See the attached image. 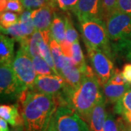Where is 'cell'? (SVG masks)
I'll list each match as a JSON object with an SVG mask.
<instances>
[{
	"label": "cell",
	"instance_id": "cell-16",
	"mask_svg": "<svg viewBox=\"0 0 131 131\" xmlns=\"http://www.w3.org/2000/svg\"><path fill=\"white\" fill-rule=\"evenodd\" d=\"M14 39L2 34L0 36V61L1 63H12L14 60Z\"/></svg>",
	"mask_w": 131,
	"mask_h": 131
},
{
	"label": "cell",
	"instance_id": "cell-23",
	"mask_svg": "<svg viewBox=\"0 0 131 131\" xmlns=\"http://www.w3.org/2000/svg\"><path fill=\"white\" fill-rule=\"evenodd\" d=\"M71 59L74 64L81 71H83L86 69L88 64L85 62L83 52L79 41L73 43V56Z\"/></svg>",
	"mask_w": 131,
	"mask_h": 131
},
{
	"label": "cell",
	"instance_id": "cell-15",
	"mask_svg": "<svg viewBox=\"0 0 131 131\" xmlns=\"http://www.w3.org/2000/svg\"><path fill=\"white\" fill-rule=\"evenodd\" d=\"M0 116L12 127L24 125L23 116L19 112L18 104H2L0 106Z\"/></svg>",
	"mask_w": 131,
	"mask_h": 131
},
{
	"label": "cell",
	"instance_id": "cell-18",
	"mask_svg": "<svg viewBox=\"0 0 131 131\" xmlns=\"http://www.w3.org/2000/svg\"><path fill=\"white\" fill-rule=\"evenodd\" d=\"M51 37L56 41L60 43L66 39V26L64 18L54 12L53 18L50 26Z\"/></svg>",
	"mask_w": 131,
	"mask_h": 131
},
{
	"label": "cell",
	"instance_id": "cell-13",
	"mask_svg": "<svg viewBox=\"0 0 131 131\" xmlns=\"http://www.w3.org/2000/svg\"><path fill=\"white\" fill-rule=\"evenodd\" d=\"M106 101L103 95L90 114L88 122L90 131H103L107 114L106 112Z\"/></svg>",
	"mask_w": 131,
	"mask_h": 131
},
{
	"label": "cell",
	"instance_id": "cell-39",
	"mask_svg": "<svg viewBox=\"0 0 131 131\" xmlns=\"http://www.w3.org/2000/svg\"><path fill=\"white\" fill-rule=\"evenodd\" d=\"M9 131H25L24 130V125H20L18 126L13 127Z\"/></svg>",
	"mask_w": 131,
	"mask_h": 131
},
{
	"label": "cell",
	"instance_id": "cell-26",
	"mask_svg": "<svg viewBox=\"0 0 131 131\" xmlns=\"http://www.w3.org/2000/svg\"><path fill=\"white\" fill-rule=\"evenodd\" d=\"M114 109L118 114H121L124 112H131V88L115 103Z\"/></svg>",
	"mask_w": 131,
	"mask_h": 131
},
{
	"label": "cell",
	"instance_id": "cell-3",
	"mask_svg": "<svg viewBox=\"0 0 131 131\" xmlns=\"http://www.w3.org/2000/svg\"><path fill=\"white\" fill-rule=\"evenodd\" d=\"M80 31L85 46L100 50L113 61L111 41L106 22L102 19H90L80 22Z\"/></svg>",
	"mask_w": 131,
	"mask_h": 131
},
{
	"label": "cell",
	"instance_id": "cell-30",
	"mask_svg": "<svg viewBox=\"0 0 131 131\" xmlns=\"http://www.w3.org/2000/svg\"><path fill=\"white\" fill-rule=\"evenodd\" d=\"M103 9V20L106 22L107 18L117 10L118 0H101Z\"/></svg>",
	"mask_w": 131,
	"mask_h": 131
},
{
	"label": "cell",
	"instance_id": "cell-37",
	"mask_svg": "<svg viewBox=\"0 0 131 131\" xmlns=\"http://www.w3.org/2000/svg\"><path fill=\"white\" fill-rule=\"evenodd\" d=\"M117 122L120 131H131V125L125 122L122 117L117 119Z\"/></svg>",
	"mask_w": 131,
	"mask_h": 131
},
{
	"label": "cell",
	"instance_id": "cell-38",
	"mask_svg": "<svg viewBox=\"0 0 131 131\" xmlns=\"http://www.w3.org/2000/svg\"><path fill=\"white\" fill-rule=\"evenodd\" d=\"M121 117L131 125V112H124L121 114Z\"/></svg>",
	"mask_w": 131,
	"mask_h": 131
},
{
	"label": "cell",
	"instance_id": "cell-34",
	"mask_svg": "<svg viewBox=\"0 0 131 131\" xmlns=\"http://www.w3.org/2000/svg\"><path fill=\"white\" fill-rule=\"evenodd\" d=\"M117 10L131 17V0H118Z\"/></svg>",
	"mask_w": 131,
	"mask_h": 131
},
{
	"label": "cell",
	"instance_id": "cell-4",
	"mask_svg": "<svg viewBox=\"0 0 131 131\" xmlns=\"http://www.w3.org/2000/svg\"><path fill=\"white\" fill-rule=\"evenodd\" d=\"M12 66L20 82L27 90L32 89L37 74L31 57L22 47L17 52Z\"/></svg>",
	"mask_w": 131,
	"mask_h": 131
},
{
	"label": "cell",
	"instance_id": "cell-8",
	"mask_svg": "<svg viewBox=\"0 0 131 131\" xmlns=\"http://www.w3.org/2000/svg\"><path fill=\"white\" fill-rule=\"evenodd\" d=\"M0 90L2 97L7 96L11 98H19L22 93L28 90L17 78L12 63H1Z\"/></svg>",
	"mask_w": 131,
	"mask_h": 131
},
{
	"label": "cell",
	"instance_id": "cell-1",
	"mask_svg": "<svg viewBox=\"0 0 131 131\" xmlns=\"http://www.w3.org/2000/svg\"><path fill=\"white\" fill-rule=\"evenodd\" d=\"M25 131H47L58 107L56 98L34 90H26L19 98Z\"/></svg>",
	"mask_w": 131,
	"mask_h": 131
},
{
	"label": "cell",
	"instance_id": "cell-10",
	"mask_svg": "<svg viewBox=\"0 0 131 131\" xmlns=\"http://www.w3.org/2000/svg\"><path fill=\"white\" fill-rule=\"evenodd\" d=\"M60 76L65 81V88L62 94L68 93L81 84L84 77V70L82 71L79 69L71 58L65 57V63L60 72Z\"/></svg>",
	"mask_w": 131,
	"mask_h": 131
},
{
	"label": "cell",
	"instance_id": "cell-11",
	"mask_svg": "<svg viewBox=\"0 0 131 131\" xmlns=\"http://www.w3.org/2000/svg\"><path fill=\"white\" fill-rule=\"evenodd\" d=\"M73 13L79 21L90 19H102L103 9L101 0H79Z\"/></svg>",
	"mask_w": 131,
	"mask_h": 131
},
{
	"label": "cell",
	"instance_id": "cell-40",
	"mask_svg": "<svg viewBox=\"0 0 131 131\" xmlns=\"http://www.w3.org/2000/svg\"><path fill=\"white\" fill-rule=\"evenodd\" d=\"M47 131H57L56 129V127H55V124H54V119H53V117H52V119L51 122H50V126H49V128H48Z\"/></svg>",
	"mask_w": 131,
	"mask_h": 131
},
{
	"label": "cell",
	"instance_id": "cell-7",
	"mask_svg": "<svg viewBox=\"0 0 131 131\" xmlns=\"http://www.w3.org/2000/svg\"><path fill=\"white\" fill-rule=\"evenodd\" d=\"M111 42L131 41V17L117 10L106 20Z\"/></svg>",
	"mask_w": 131,
	"mask_h": 131
},
{
	"label": "cell",
	"instance_id": "cell-12",
	"mask_svg": "<svg viewBox=\"0 0 131 131\" xmlns=\"http://www.w3.org/2000/svg\"><path fill=\"white\" fill-rule=\"evenodd\" d=\"M54 9L55 7L49 4L31 10V18L36 30L39 31H50L53 18Z\"/></svg>",
	"mask_w": 131,
	"mask_h": 131
},
{
	"label": "cell",
	"instance_id": "cell-17",
	"mask_svg": "<svg viewBox=\"0 0 131 131\" xmlns=\"http://www.w3.org/2000/svg\"><path fill=\"white\" fill-rule=\"evenodd\" d=\"M43 38V32L36 30L31 36L20 43V47H22L25 52L31 57V58L41 57L39 52V45Z\"/></svg>",
	"mask_w": 131,
	"mask_h": 131
},
{
	"label": "cell",
	"instance_id": "cell-19",
	"mask_svg": "<svg viewBox=\"0 0 131 131\" xmlns=\"http://www.w3.org/2000/svg\"><path fill=\"white\" fill-rule=\"evenodd\" d=\"M50 47L52 56L55 62L56 70L58 74L60 75V72L65 63V56L62 52L60 44L52 37L50 42Z\"/></svg>",
	"mask_w": 131,
	"mask_h": 131
},
{
	"label": "cell",
	"instance_id": "cell-31",
	"mask_svg": "<svg viewBox=\"0 0 131 131\" xmlns=\"http://www.w3.org/2000/svg\"><path fill=\"white\" fill-rule=\"evenodd\" d=\"M103 131H120L117 122V119H116L111 113H107L106 114Z\"/></svg>",
	"mask_w": 131,
	"mask_h": 131
},
{
	"label": "cell",
	"instance_id": "cell-22",
	"mask_svg": "<svg viewBox=\"0 0 131 131\" xmlns=\"http://www.w3.org/2000/svg\"><path fill=\"white\" fill-rule=\"evenodd\" d=\"M24 9L21 0H0V12L10 11L20 15Z\"/></svg>",
	"mask_w": 131,
	"mask_h": 131
},
{
	"label": "cell",
	"instance_id": "cell-9",
	"mask_svg": "<svg viewBox=\"0 0 131 131\" xmlns=\"http://www.w3.org/2000/svg\"><path fill=\"white\" fill-rule=\"evenodd\" d=\"M65 81L60 75H37L31 90L58 97L63 93Z\"/></svg>",
	"mask_w": 131,
	"mask_h": 131
},
{
	"label": "cell",
	"instance_id": "cell-14",
	"mask_svg": "<svg viewBox=\"0 0 131 131\" xmlns=\"http://www.w3.org/2000/svg\"><path fill=\"white\" fill-rule=\"evenodd\" d=\"M131 84H116L107 82L103 86V93L106 103H117L128 90L130 89Z\"/></svg>",
	"mask_w": 131,
	"mask_h": 131
},
{
	"label": "cell",
	"instance_id": "cell-24",
	"mask_svg": "<svg viewBox=\"0 0 131 131\" xmlns=\"http://www.w3.org/2000/svg\"><path fill=\"white\" fill-rule=\"evenodd\" d=\"M33 63L37 75H58L42 57L33 58Z\"/></svg>",
	"mask_w": 131,
	"mask_h": 131
},
{
	"label": "cell",
	"instance_id": "cell-28",
	"mask_svg": "<svg viewBox=\"0 0 131 131\" xmlns=\"http://www.w3.org/2000/svg\"><path fill=\"white\" fill-rule=\"evenodd\" d=\"M20 15L10 11H5L0 15L1 28H8L19 21Z\"/></svg>",
	"mask_w": 131,
	"mask_h": 131
},
{
	"label": "cell",
	"instance_id": "cell-27",
	"mask_svg": "<svg viewBox=\"0 0 131 131\" xmlns=\"http://www.w3.org/2000/svg\"><path fill=\"white\" fill-rule=\"evenodd\" d=\"M1 32L3 34L10 35L13 39H14L15 41H18L20 44L28 38L24 35L19 21L17 24L10 26L8 28H1Z\"/></svg>",
	"mask_w": 131,
	"mask_h": 131
},
{
	"label": "cell",
	"instance_id": "cell-33",
	"mask_svg": "<svg viewBox=\"0 0 131 131\" xmlns=\"http://www.w3.org/2000/svg\"><path fill=\"white\" fill-rule=\"evenodd\" d=\"M61 50L66 58H71L73 56V43L67 40H63L60 43Z\"/></svg>",
	"mask_w": 131,
	"mask_h": 131
},
{
	"label": "cell",
	"instance_id": "cell-6",
	"mask_svg": "<svg viewBox=\"0 0 131 131\" xmlns=\"http://www.w3.org/2000/svg\"><path fill=\"white\" fill-rule=\"evenodd\" d=\"M91 68L100 84L103 87L112 77L114 70L113 61L100 50L85 46Z\"/></svg>",
	"mask_w": 131,
	"mask_h": 131
},
{
	"label": "cell",
	"instance_id": "cell-5",
	"mask_svg": "<svg viewBox=\"0 0 131 131\" xmlns=\"http://www.w3.org/2000/svg\"><path fill=\"white\" fill-rule=\"evenodd\" d=\"M53 119L57 131H90L88 124L68 106H58Z\"/></svg>",
	"mask_w": 131,
	"mask_h": 131
},
{
	"label": "cell",
	"instance_id": "cell-20",
	"mask_svg": "<svg viewBox=\"0 0 131 131\" xmlns=\"http://www.w3.org/2000/svg\"><path fill=\"white\" fill-rule=\"evenodd\" d=\"M31 10L25 9L20 15V18H19V23L20 24L24 35L26 37H29L30 36H31L36 31L32 19L31 18Z\"/></svg>",
	"mask_w": 131,
	"mask_h": 131
},
{
	"label": "cell",
	"instance_id": "cell-36",
	"mask_svg": "<svg viewBox=\"0 0 131 131\" xmlns=\"http://www.w3.org/2000/svg\"><path fill=\"white\" fill-rule=\"evenodd\" d=\"M122 74L127 82L131 84V63H127L124 65Z\"/></svg>",
	"mask_w": 131,
	"mask_h": 131
},
{
	"label": "cell",
	"instance_id": "cell-21",
	"mask_svg": "<svg viewBox=\"0 0 131 131\" xmlns=\"http://www.w3.org/2000/svg\"><path fill=\"white\" fill-rule=\"evenodd\" d=\"M114 57L122 56L131 61V41H119L111 43Z\"/></svg>",
	"mask_w": 131,
	"mask_h": 131
},
{
	"label": "cell",
	"instance_id": "cell-35",
	"mask_svg": "<svg viewBox=\"0 0 131 131\" xmlns=\"http://www.w3.org/2000/svg\"><path fill=\"white\" fill-rule=\"evenodd\" d=\"M108 82L116 84H125L127 83L126 81H125V80L124 79V77L122 76V72L119 71L117 69H116L114 70V74H113L112 77H111V79L108 80Z\"/></svg>",
	"mask_w": 131,
	"mask_h": 131
},
{
	"label": "cell",
	"instance_id": "cell-29",
	"mask_svg": "<svg viewBox=\"0 0 131 131\" xmlns=\"http://www.w3.org/2000/svg\"><path fill=\"white\" fill-rule=\"evenodd\" d=\"M24 9L28 10H34L42 7L46 5H53L55 7L56 5L55 0H21Z\"/></svg>",
	"mask_w": 131,
	"mask_h": 131
},
{
	"label": "cell",
	"instance_id": "cell-32",
	"mask_svg": "<svg viewBox=\"0 0 131 131\" xmlns=\"http://www.w3.org/2000/svg\"><path fill=\"white\" fill-rule=\"evenodd\" d=\"M56 5L63 11H74L79 0H55Z\"/></svg>",
	"mask_w": 131,
	"mask_h": 131
},
{
	"label": "cell",
	"instance_id": "cell-2",
	"mask_svg": "<svg viewBox=\"0 0 131 131\" xmlns=\"http://www.w3.org/2000/svg\"><path fill=\"white\" fill-rule=\"evenodd\" d=\"M101 87L93 69L88 65L79 87L57 97L58 106L72 108L88 123L94 107L103 95Z\"/></svg>",
	"mask_w": 131,
	"mask_h": 131
},
{
	"label": "cell",
	"instance_id": "cell-25",
	"mask_svg": "<svg viewBox=\"0 0 131 131\" xmlns=\"http://www.w3.org/2000/svg\"><path fill=\"white\" fill-rule=\"evenodd\" d=\"M66 26V40L74 43L79 41V34L74 26L73 21L71 18V15L69 13L64 16Z\"/></svg>",
	"mask_w": 131,
	"mask_h": 131
}]
</instances>
